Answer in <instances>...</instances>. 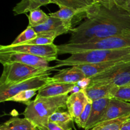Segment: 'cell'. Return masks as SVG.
<instances>
[{"instance_id": "cell-1", "label": "cell", "mask_w": 130, "mask_h": 130, "mask_svg": "<svg viewBox=\"0 0 130 130\" xmlns=\"http://www.w3.org/2000/svg\"><path fill=\"white\" fill-rule=\"evenodd\" d=\"M130 31V15L114 0L95 3L86 18L71 30L68 43L83 44Z\"/></svg>"}, {"instance_id": "cell-2", "label": "cell", "mask_w": 130, "mask_h": 130, "mask_svg": "<svg viewBox=\"0 0 130 130\" xmlns=\"http://www.w3.org/2000/svg\"><path fill=\"white\" fill-rule=\"evenodd\" d=\"M68 95L57 96H36L27 106L23 112L24 118L30 120L36 127L49 122V118L60 109L67 108Z\"/></svg>"}, {"instance_id": "cell-3", "label": "cell", "mask_w": 130, "mask_h": 130, "mask_svg": "<svg viewBox=\"0 0 130 130\" xmlns=\"http://www.w3.org/2000/svg\"><path fill=\"white\" fill-rule=\"evenodd\" d=\"M55 69L63 66H74L86 63L109 61H130V48L122 50H93L71 54L66 59H57Z\"/></svg>"}, {"instance_id": "cell-4", "label": "cell", "mask_w": 130, "mask_h": 130, "mask_svg": "<svg viewBox=\"0 0 130 130\" xmlns=\"http://www.w3.org/2000/svg\"><path fill=\"white\" fill-rule=\"evenodd\" d=\"M130 48V31L83 44L57 45L58 54H73L93 50H122Z\"/></svg>"}, {"instance_id": "cell-5", "label": "cell", "mask_w": 130, "mask_h": 130, "mask_svg": "<svg viewBox=\"0 0 130 130\" xmlns=\"http://www.w3.org/2000/svg\"><path fill=\"white\" fill-rule=\"evenodd\" d=\"M3 70L0 78V86H7L15 85L27 79L50 74L54 71V67H36L19 62H11L3 64Z\"/></svg>"}, {"instance_id": "cell-6", "label": "cell", "mask_w": 130, "mask_h": 130, "mask_svg": "<svg viewBox=\"0 0 130 130\" xmlns=\"http://www.w3.org/2000/svg\"><path fill=\"white\" fill-rule=\"evenodd\" d=\"M90 83L109 84L117 87L130 85V61L122 62L90 79Z\"/></svg>"}, {"instance_id": "cell-7", "label": "cell", "mask_w": 130, "mask_h": 130, "mask_svg": "<svg viewBox=\"0 0 130 130\" xmlns=\"http://www.w3.org/2000/svg\"><path fill=\"white\" fill-rule=\"evenodd\" d=\"M50 74L35 76L15 85L0 86V102H5L18 93L29 90H39L48 84L53 83Z\"/></svg>"}, {"instance_id": "cell-8", "label": "cell", "mask_w": 130, "mask_h": 130, "mask_svg": "<svg viewBox=\"0 0 130 130\" xmlns=\"http://www.w3.org/2000/svg\"><path fill=\"white\" fill-rule=\"evenodd\" d=\"M0 52H17L33 55L51 61L57 60L58 55L57 45L54 44L48 45L34 44H8L0 46Z\"/></svg>"}, {"instance_id": "cell-9", "label": "cell", "mask_w": 130, "mask_h": 130, "mask_svg": "<svg viewBox=\"0 0 130 130\" xmlns=\"http://www.w3.org/2000/svg\"><path fill=\"white\" fill-rule=\"evenodd\" d=\"M50 60L33 55L17 52H0V62L2 64L19 62L36 67H48Z\"/></svg>"}, {"instance_id": "cell-10", "label": "cell", "mask_w": 130, "mask_h": 130, "mask_svg": "<svg viewBox=\"0 0 130 130\" xmlns=\"http://www.w3.org/2000/svg\"><path fill=\"white\" fill-rule=\"evenodd\" d=\"M130 115V103L119 99L111 98L107 109L100 123L108 120L129 116Z\"/></svg>"}, {"instance_id": "cell-11", "label": "cell", "mask_w": 130, "mask_h": 130, "mask_svg": "<svg viewBox=\"0 0 130 130\" xmlns=\"http://www.w3.org/2000/svg\"><path fill=\"white\" fill-rule=\"evenodd\" d=\"M118 88L109 84L90 83L84 91L88 98L93 102L105 98L111 99Z\"/></svg>"}, {"instance_id": "cell-12", "label": "cell", "mask_w": 130, "mask_h": 130, "mask_svg": "<svg viewBox=\"0 0 130 130\" xmlns=\"http://www.w3.org/2000/svg\"><path fill=\"white\" fill-rule=\"evenodd\" d=\"M89 100L84 90L71 93L68 96L67 108L74 121L81 115Z\"/></svg>"}, {"instance_id": "cell-13", "label": "cell", "mask_w": 130, "mask_h": 130, "mask_svg": "<svg viewBox=\"0 0 130 130\" xmlns=\"http://www.w3.org/2000/svg\"><path fill=\"white\" fill-rule=\"evenodd\" d=\"M110 100V98H105L92 102L91 114L85 130H91L100 123L106 112Z\"/></svg>"}, {"instance_id": "cell-14", "label": "cell", "mask_w": 130, "mask_h": 130, "mask_svg": "<svg viewBox=\"0 0 130 130\" xmlns=\"http://www.w3.org/2000/svg\"><path fill=\"white\" fill-rule=\"evenodd\" d=\"M127 61H109L94 63H86L74 66L85 74L87 79H91L95 76L102 74L112 67L122 62Z\"/></svg>"}, {"instance_id": "cell-15", "label": "cell", "mask_w": 130, "mask_h": 130, "mask_svg": "<svg viewBox=\"0 0 130 130\" xmlns=\"http://www.w3.org/2000/svg\"><path fill=\"white\" fill-rule=\"evenodd\" d=\"M76 85L77 84L51 83L38 90L36 96L50 97V96L68 95L69 93L72 92V90L76 86Z\"/></svg>"}, {"instance_id": "cell-16", "label": "cell", "mask_w": 130, "mask_h": 130, "mask_svg": "<svg viewBox=\"0 0 130 130\" xmlns=\"http://www.w3.org/2000/svg\"><path fill=\"white\" fill-rule=\"evenodd\" d=\"M32 28L37 33L53 32L57 36L71 32L73 29V27L67 25L60 19L52 17H50L48 20L45 24Z\"/></svg>"}, {"instance_id": "cell-17", "label": "cell", "mask_w": 130, "mask_h": 130, "mask_svg": "<svg viewBox=\"0 0 130 130\" xmlns=\"http://www.w3.org/2000/svg\"><path fill=\"white\" fill-rule=\"evenodd\" d=\"M85 79L87 78L76 66L58 71L52 77L53 82L70 84H77Z\"/></svg>"}, {"instance_id": "cell-18", "label": "cell", "mask_w": 130, "mask_h": 130, "mask_svg": "<svg viewBox=\"0 0 130 130\" xmlns=\"http://www.w3.org/2000/svg\"><path fill=\"white\" fill-rule=\"evenodd\" d=\"M50 17L60 19L67 25L72 27L74 23L77 22L76 20H80L82 19H86V12L77 11L74 9L67 7L60 8V10L55 12L50 13Z\"/></svg>"}, {"instance_id": "cell-19", "label": "cell", "mask_w": 130, "mask_h": 130, "mask_svg": "<svg viewBox=\"0 0 130 130\" xmlns=\"http://www.w3.org/2000/svg\"><path fill=\"white\" fill-rule=\"evenodd\" d=\"M52 3V0H21L13 9L15 15L26 14L41 6Z\"/></svg>"}, {"instance_id": "cell-20", "label": "cell", "mask_w": 130, "mask_h": 130, "mask_svg": "<svg viewBox=\"0 0 130 130\" xmlns=\"http://www.w3.org/2000/svg\"><path fill=\"white\" fill-rule=\"evenodd\" d=\"M0 130H37V128L27 118L15 117L4 123Z\"/></svg>"}, {"instance_id": "cell-21", "label": "cell", "mask_w": 130, "mask_h": 130, "mask_svg": "<svg viewBox=\"0 0 130 130\" xmlns=\"http://www.w3.org/2000/svg\"><path fill=\"white\" fill-rule=\"evenodd\" d=\"M52 3L56 4L60 8L67 7L83 12H87L95 4L91 0H52Z\"/></svg>"}, {"instance_id": "cell-22", "label": "cell", "mask_w": 130, "mask_h": 130, "mask_svg": "<svg viewBox=\"0 0 130 130\" xmlns=\"http://www.w3.org/2000/svg\"><path fill=\"white\" fill-rule=\"evenodd\" d=\"M49 121L55 123L65 130H72L74 119L69 112L57 111L49 118Z\"/></svg>"}, {"instance_id": "cell-23", "label": "cell", "mask_w": 130, "mask_h": 130, "mask_svg": "<svg viewBox=\"0 0 130 130\" xmlns=\"http://www.w3.org/2000/svg\"><path fill=\"white\" fill-rule=\"evenodd\" d=\"M27 17L29 20L28 26L36 27L45 24L49 19L50 16L40 8H38L29 12Z\"/></svg>"}, {"instance_id": "cell-24", "label": "cell", "mask_w": 130, "mask_h": 130, "mask_svg": "<svg viewBox=\"0 0 130 130\" xmlns=\"http://www.w3.org/2000/svg\"><path fill=\"white\" fill-rule=\"evenodd\" d=\"M128 119V116L102 122L91 130H121L122 126Z\"/></svg>"}, {"instance_id": "cell-25", "label": "cell", "mask_w": 130, "mask_h": 130, "mask_svg": "<svg viewBox=\"0 0 130 130\" xmlns=\"http://www.w3.org/2000/svg\"><path fill=\"white\" fill-rule=\"evenodd\" d=\"M37 90H25V91H20L16 95H14L13 96L11 97L7 100V102H15L22 103L27 106L30 104L31 102V99L33 96L36 95Z\"/></svg>"}, {"instance_id": "cell-26", "label": "cell", "mask_w": 130, "mask_h": 130, "mask_svg": "<svg viewBox=\"0 0 130 130\" xmlns=\"http://www.w3.org/2000/svg\"><path fill=\"white\" fill-rule=\"evenodd\" d=\"M38 36V33L34 30L31 27L27 26V27L24 30L22 33H20L15 40L13 41L11 44L17 45V44H22L33 39L36 38Z\"/></svg>"}, {"instance_id": "cell-27", "label": "cell", "mask_w": 130, "mask_h": 130, "mask_svg": "<svg viewBox=\"0 0 130 130\" xmlns=\"http://www.w3.org/2000/svg\"><path fill=\"white\" fill-rule=\"evenodd\" d=\"M91 107H92V101L89 100L81 115L74 121L79 128H84V129H85L86 128V124L88 121L90 114H91Z\"/></svg>"}, {"instance_id": "cell-28", "label": "cell", "mask_w": 130, "mask_h": 130, "mask_svg": "<svg viewBox=\"0 0 130 130\" xmlns=\"http://www.w3.org/2000/svg\"><path fill=\"white\" fill-rule=\"evenodd\" d=\"M112 98L130 103V86L119 87L113 95Z\"/></svg>"}, {"instance_id": "cell-29", "label": "cell", "mask_w": 130, "mask_h": 130, "mask_svg": "<svg viewBox=\"0 0 130 130\" xmlns=\"http://www.w3.org/2000/svg\"><path fill=\"white\" fill-rule=\"evenodd\" d=\"M55 38L44 36L38 35L36 38L30 40L22 44H34V45H48L53 44Z\"/></svg>"}, {"instance_id": "cell-30", "label": "cell", "mask_w": 130, "mask_h": 130, "mask_svg": "<svg viewBox=\"0 0 130 130\" xmlns=\"http://www.w3.org/2000/svg\"><path fill=\"white\" fill-rule=\"evenodd\" d=\"M37 130H65L56 124L55 123L49 121L44 125L39 127H36Z\"/></svg>"}, {"instance_id": "cell-31", "label": "cell", "mask_w": 130, "mask_h": 130, "mask_svg": "<svg viewBox=\"0 0 130 130\" xmlns=\"http://www.w3.org/2000/svg\"><path fill=\"white\" fill-rule=\"evenodd\" d=\"M129 0H114V2L121 7L124 8L127 3L129 2Z\"/></svg>"}, {"instance_id": "cell-32", "label": "cell", "mask_w": 130, "mask_h": 130, "mask_svg": "<svg viewBox=\"0 0 130 130\" xmlns=\"http://www.w3.org/2000/svg\"><path fill=\"white\" fill-rule=\"evenodd\" d=\"M121 130H130V120H127L122 126Z\"/></svg>"}, {"instance_id": "cell-33", "label": "cell", "mask_w": 130, "mask_h": 130, "mask_svg": "<svg viewBox=\"0 0 130 130\" xmlns=\"http://www.w3.org/2000/svg\"><path fill=\"white\" fill-rule=\"evenodd\" d=\"M124 8L128 11V13H129V15H130V0L129 1V2L126 5V6H124Z\"/></svg>"}, {"instance_id": "cell-34", "label": "cell", "mask_w": 130, "mask_h": 130, "mask_svg": "<svg viewBox=\"0 0 130 130\" xmlns=\"http://www.w3.org/2000/svg\"><path fill=\"white\" fill-rule=\"evenodd\" d=\"M94 3H103L108 1V0H91Z\"/></svg>"}, {"instance_id": "cell-35", "label": "cell", "mask_w": 130, "mask_h": 130, "mask_svg": "<svg viewBox=\"0 0 130 130\" xmlns=\"http://www.w3.org/2000/svg\"><path fill=\"white\" fill-rule=\"evenodd\" d=\"M127 120H130V115L128 117V119H127Z\"/></svg>"}, {"instance_id": "cell-36", "label": "cell", "mask_w": 130, "mask_h": 130, "mask_svg": "<svg viewBox=\"0 0 130 130\" xmlns=\"http://www.w3.org/2000/svg\"><path fill=\"white\" fill-rule=\"evenodd\" d=\"M128 86H130V85H128Z\"/></svg>"}]
</instances>
